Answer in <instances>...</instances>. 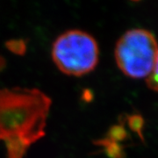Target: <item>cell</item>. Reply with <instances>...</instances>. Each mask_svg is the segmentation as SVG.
Wrapping results in <instances>:
<instances>
[{
  "label": "cell",
  "mask_w": 158,
  "mask_h": 158,
  "mask_svg": "<svg viewBox=\"0 0 158 158\" xmlns=\"http://www.w3.org/2000/svg\"><path fill=\"white\" fill-rule=\"evenodd\" d=\"M52 101L38 89H0V141L30 147L45 135Z\"/></svg>",
  "instance_id": "cell-1"
},
{
  "label": "cell",
  "mask_w": 158,
  "mask_h": 158,
  "mask_svg": "<svg viewBox=\"0 0 158 158\" xmlns=\"http://www.w3.org/2000/svg\"><path fill=\"white\" fill-rule=\"evenodd\" d=\"M96 40L81 30H69L57 38L52 48V58L62 73L81 77L90 73L98 62Z\"/></svg>",
  "instance_id": "cell-2"
},
{
  "label": "cell",
  "mask_w": 158,
  "mask_h": 158,
  "mask_svg": "<svg viewBox=\"0 0 158 158\" xmlns=\"http://www.w3.org/2000/svg\"><path fill=\"white\" fill-rule=\"evenodd\" d=\"M158 43L150 31L128 30L118 40L114 57L118 68L130 78H147L151 73L157 55Z\"/></svg>",
  "instance_id": "cell-3"
},
{
  "label": "cell",
  "mask_w": 158,
  "mask_h": 158,
  "mask_svg": "<svg viewBox=\"0 0 158 158\" xmlns=\"http://www.w3.org/2000/svg\"><path fill=\"white\" fill-rule=\"evenodd\" d=\"M146 83H147L148 87L150 90L158 92V51L156 62L154 64V68L151 73L149 74V76L146 78Z\"/></svg>",
  "instance_id": "cell-4"
},
{
  "label": "cell",
  "mask_w": 158,
  "mask_h": 158,
  "mask_svg": "<svg viewBox=\"0 0 158 158\" xmlns=\"http://www.w3.org/2000/svg\"><path fill=\"white\" fill-rule=\"evenodd\" d=\"M6 47L16 55H24L26 52V43L22 40H11L6 42Z\"/></svg>",
  "instance_id": "cell-5"
},
{
  "label": "cell",
  "mask_w": 158,
  "mask_h": 158,
  "mask_svg": "<svg viewBox=\"0 0 158 158\" xmlns=\"http://www.w3.org/2000/svg\"><path fill=\"white\" fill-rule=\"evenodd\" d=\"M128 121H129V126L132 130L136 132L142 139V128H143V124H144L143 118H141L140 115L135 114L128 117Z\"/></svg>",
  "instance_id": "cell-6"
}]
</instances>
